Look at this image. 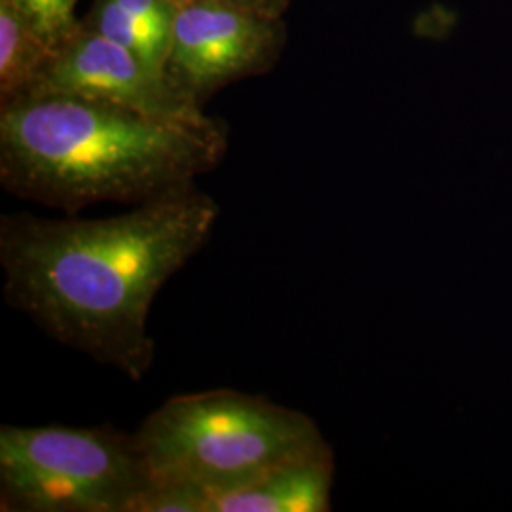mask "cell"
<instances>
[{"label":"cell","instance_id":"6da1fadb","mask_svg":"<svg viewBox=\"0 0 512 512\" xmlns=\"http://www.w3.org/2000/svg\"><path fill=\"white\" fill-rule=\"evenodd\" d=\"M219 217L194 183L109 219L4 215V296L57 342L141 382L156 351L152 302L202 251Z\"/></svg>","mask_w":512,"mask_h":512},{"label":"cell","instance_id":"7a4b0ae2","mask_svg":"<svg viewBox=\"0 0 512 512\" xmlns=\"http://www.w3.org/2000/svg\"><path fill=\"white\" fill-rule=\"evenodd\" d=\"M213 120L184 124L107 101L25 93L0 116V179L19 198L78 213L143 203L207 173L224 154Z\"/></svg>","mask_w":512,"mask_h":512},{"label":"cell","instance_id":"3957f363","mask_svg":"<svg viewBox=\"0 0 512 512\" xmlns=\"http://www.w3.org/2000/svg\"><path fill=\"white\" fill-rule=\"evenodd\" d=\"M135 437L152 480L190 484L209 499L277 463L330 448L304 412L232 389L175 395Z\"/></svg>","mask_w":512,"mask_h":512},{"label":"cell","instance_id":"277c9868","mask_svg":"<svg viewBox=\"0 0 512 512\" xmlns=\"http://www.w3.org/2000/svg\"><path fill=\"white\" fill-rule=\"evenodd\" d=\"M150 484L135 433L112 427H0L4 512H133Z\"/></svg>","mask_w":512,"mask_h":512},{"label":"cell","instance_id":"5b68a950","mask_svg":"<svg viewBox=\"0 0 512 512\" xmlns=\"http://www.w3.org/2000/svg\"><path fill=\"white\" fill-rule=\"evenodd\" d=\"M27 93H65L107 101L171 122H211L198 109L196 99L169 74L152 71L137 55L99 33L80 35L55 50L54 59Z\"/></svg>","mask_w":512,"mask_h":512},{"label":"cell","instance_id":"8992f818","mask_svg":"<svg viewBox=\"0 0 512 512\" xmlns=\"http://www.w3.org/2000/svg\"><path fill=\"white\" fill-rule=\"evenodd\" d=\"M268 48V29L234 8L198 0L177 10L167 67L171 80L196 99L220 84L251 73Z\"/></svg>","mask_w":512,"mask_h":512},{"label":"cell","instance_id":"52a82bcc","mask_svg":"<svg viewBox=\"0 0 512 512\" xmlns=\"http://www.w3.org/2000/svg\"><path fill=\"white\" fill-rule=\"evenodd\" d=\"M334 478L332 450L277 463L234 490L211 495L207 512H327Z\"/></svg>","mask_w":512,"mask_h":512},{"label":"cell","instance_id":"ba28073f","mask_svg":"<svg viewBox=\"0 0 512 512\" xmlns=\"http://www.w3.org/2000/svg\"><path fill=\"white\" fill-rule=\"evenodd\" d=\"M54 46L40 37L35 25L14 0H0V93L12 101L29 92L50 61Z\"/></svg>","mask_w":512,"mask_h":512},{"label":"cell","instance_id":"9c48e42d","mask_svg":"<svg viewBox=\"0 0 512 512\" xmlns=\"http://www.w3.org/2000/svg\"><path fill=\"white\" fill-rule=\"evenodd\" d=\"M97 33L112 42L124 46L137 55L145 65L156 73H165L167 57L171 48V37L156 31L141 19L133 18L114 0L101 2L95 16Z\"/></svg>","mask_w":512,"mask_h":512},{"label":"cell","instance_id":"30bf717a","mask_svg":"<svg viewBox=\"0 0 512 512\" xmlns=\"http://www.w3.org/2000/svg\"><path fill=\"white\" fill-rule=\"evenodd\" d=\"M209 494L181 482L152 480L137 499L133 512H207Z\"/></svg>","mask_w":512,"mask_h":512},{"label":"cell","instance_id":"8fae6325","mask_svg":"<svg viewBox=\"0 0 512 512\" xmlns=\"http://www.w3.org/2000/svg\"><path fill=\"white\" fill-rule=\"evenodd\" d=\"M40 37L57 46L73 29L74 0H14Z\"/></svg>","mask_w":512,"mask_h":512},{"label":"cell","instance_id":"7c38bea8","mask_svg":"<svg viewBox=\"0 0 512 512\" xmlns=\"http://www.w3.org/2000/svg\"><path fill=\"white\" fill-rule=\"evenodd\" d=\"M122 6L133 18L145 21L156 31L164 33L167 37L173 35V23L177 16V8L171 0H114Z\"/></svg>","mask_w":512,"mask_h":512},{"label":"cell","instance_id":"4fadbf2b","mask_svg":"<svg viewBox=\"0 0 512 512\" xmlns=\"http://www.w3.org/2000/svg\"><path fill=\"white\" fill-rule=\"evenodd\" d=\"M232 2L241 4V6H262V4H266V2H272V0H232Z\"/></svg>","mask_w":512,"mask_h":512}]
</instances>
